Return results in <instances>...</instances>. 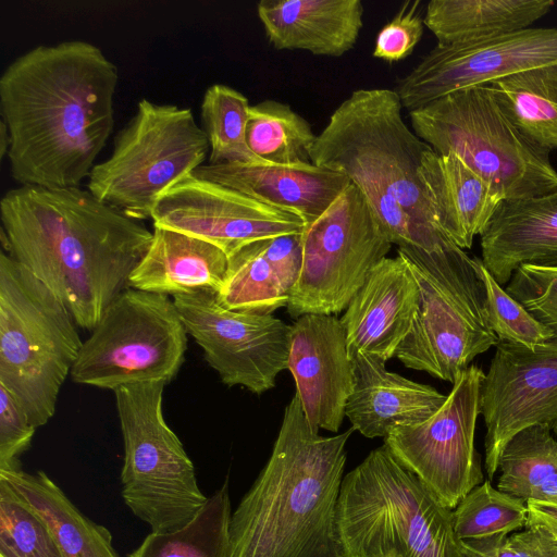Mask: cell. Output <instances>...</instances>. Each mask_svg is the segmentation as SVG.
Returning a JSON list of instances; mask_svg holds the SVG:
<instances>
[{
	"label": "cell",
	"mask_w": 557,
	"mask_h": 557,
	"mask_svg": "<svg viewBox=\"0 0 557 557\" xmlns=\"http://www.w3.org/2000/svg\"><path fill=\"white\" fill-rule=\"evenodd\" d=\"M116 65L83 40L39 45L0 77L7 158L20 186L78 187L114 127Z\"/></svg>",
	"instance_id": "6da1fadb"
},
{
	"label": "cell",
	"mask_w": 557,
	"mask_h": 557,
	"mask_svg": "<svg viewBox=\"0 0 557 557\" xmlns=\"http://www.w3.org/2000/svg\"><path fill=\"white\" fill-rule=\"evenodd\" d=\"M1 243L92 331L128 285L150 232L88 189L18 186L0 200Z\"/></svg>",
	"instance_id": "7a4b0ae2"
},
{
	"label": "cell",
	"mask_w": 557,
	"mask_h": 557,
	"mask_svg": "<svg viewBox=\"0 0 557 557\" xmlns=\"http://www.w3.org/2000/svg\"><path fill=\"white\" fill-rule=\"evenodd\" d=\"M352 428L322 436L295 393L272 453L230 524V557L343 555L336 509Z\"/></svg>",
	"instance_id": "3957f363"
},
{
	"label": "cell",
	"mask_w": 557,
	"mask_h": 557,
	"mask_svg": "<svg viewBox=\"0 0 557 557\" xmlns=\"http://www.w3.org/2000/svg\"><path fill=\"white\" fill-rule=\"evenodd\" d=\"M401 109L393 89L355 90L317 135L310 161L361 190L392 244L428 251L456 245L440 227L420 176L430 146L406 125Z\"/></svg>",
	"instance_id": "277c9868"
},
{
	"label": "cell",
	"mask_w": 557,
	"mask_h": 557,
	"mask_svg": "<svg viewBox=\"0 0 557 557\" xmlns=\"http://www.w3.org/2000/svg\"><path fill=\"white\" fill-rule=\"evenodd\" d=\"M336 528L347 557H462L453 510L384 443L344 475Z\"/></svg>",
	"instance_id": "5b68a950"
},
{
	"label": "cell",
	"mask_w": 557,
	"mask_h": 557,
	"mask_svg": "<svg viewBox=\"0 0 557 557\" xmlns=\"http://www.w3.org/2000/svg\"><path fill=\"white\" fill-rule=\"evenodd\" d=\"M60 298L3 250L0 253V385L36 426L54 414L83 342Z\"/></svg>",
	"instance_id": "8992f818"
},
{
	"label": "cell",
	"mask_w": 557,
	"mask_h": 557,
	"mask_svg": "<svg viewBox=\"0 0 557 557\" xmlns=\"http://www.w3.org/2000/svg\"><path fill=\"white\" fill-rule=\"evenodd\" d=\"M413 133L435 152L457 154L504 200L557 190L549 152L525 138L488 85L450 92L409 111Z\"/></svg>",
	"instance_id": "52a82bcc"
},
{
	"label": "cell",
	"mask_w": 557,
	"mask_h": 557,
	"mask_svg": "<svg viewBox=\"0 0 557 557\" xmlns=\"http://www.w3.org/2000/svg\"><path fill=\"white\" fill-rule=\"evenodd\" d=\"M417 280L412 327L395 357L413 370L454 383L479 355L498 344L484 321V296L472 258L457 245L428 251L398 247Z\"/></svg>",
	"instance_id": "ba28073f"
},
{
	"label": "cell",
	"mask_w": 557,
	"mask_h": 557,
	"mask_svg": "<svg viewBox=\"0 0 557 557\" xmlns=\"http://www.w3.org/2000/svg\"><path fill=\"white\" fill-rule=\"evenodd\" d=\"M209 150L189 108L141 99L112 153L92 168L87 189L132 219H151L160 197L201 166Z\"/></svg>",
	"instance_id": "9c48e42d"
},
{
	"label": "cell",
	"mask_w": 557,
	"mask_h": 557,
	"mask_svg": "<svg viewBox=\"0 0 557 557\" xmlns=\"http://www.w3.org/2000/svg\"><path fill=\"white\" fill-rule=\"evenodd\" d=\"M164 382L114 389L124 442L122 497L151 532L185 525L206 504L195 467L162 412Z\"/></svg>",
	"instance_id": "30bf717a"
},
{
	"label": "cell",
	"mask_w": 557,
	"mask_h": 557,
	"mask_svg": "<svg viewBox=\"0 0 557 557\" xmlns=\"http://www.w3.org/2000/svg\"><path fill=\"white\" fill-rule=\"evenodd\" d=\"M187 331L166 295L127 288L106 308L72 368L75 383L106 389L169 383L184 362Z\"/></svg>",
	"instance_id": "8fae6325"
},
{
	"label": "cell",
	"mask_w": 557,
	"mask_h": 557,
	"mask_svg": "<svg viewBox=\"0 0 557 557\" xmlns=\"http://www.w3.org/2000/svg\"><path fill=\"white\" fill-rule=\"evenodd\" d=\"M300 237L301 271L286 307L295 319L346 309L393 245L352 183L318 219L305 224Z\"/></svg>",
	"instance_id": "7c38bea8"
},
{
	"label": "cell",
	"mask_w": 557,
	"mask_h": 557,
	"mask_svg": "<svg viewBox=\"0 0 557 557\" xmlns=\"http://www.w3.org/2000/svg\"><path fill=\"white\" fill-rule=\"evenodd\" d=\"M484 372L475 364L461 371L440 409L426 420L393 428L384 444L448 509L484 480L474 446L481 414Z\"/></svg>",
	"instance_id": "4fadbf2b"
},
{
	"label": "cell",
	"mask_w": 557,
	"mask_h": 557,
	"mask_svg": "<svg viewBox=\"0 0 557 557\" xmlns=\"http://www.w3.org/2000/svg\"><path fill=\"white\" fill-rule=\"evenodd\" d=\"M173 301L187 334L225 385L257 395L275 387L288 366L290 325L272 314L227 309L212 290L176 295Z\"/></svg>",
	"instance_id": "5bb4252c"
},
{
	"label": "cell",
	"mask_w": 557,
	"mask_h": 557,
	"mask_svg": "<svg viewBox=\"0 0 557 557\" xmlns=\"http://www.w3.org/2000/svg\"><path fill=\"white\" fill-rule=\"evenodd\" d=\"M557 65V27H530L484 39L436 45L399 79L403 108H422L450 92L528 70Z\"/></svg>",
	"instance_id": "9a60e30c"
},
{
	"label": "cell",
	"mask_w": 557,
	"mask_h": 557,
	"mask_svg": "<svg viewBox=\"0 0 557 557\" xmlns=\"http://www.w3.org/2000/svg\"><path fill=\"white\" fill-rule=\"evenodd\" d=\"M495 347L480 396L490 481L517 433L539 424L557 429V336L534 349L506 342Z\"/></svg>",
	"instance_id": "2e32d148"
},
{
	"label": "cell",
	"mask_w": 557,
	"mask_h": 557,
	"mask_svg": "<svg viewBox=\"0 0 557 557\" xmlns=\"http://www.w3.org/2000/svg\"><path fill=\"white\" fill-rule=\"evenodd\" d=\"M151 220L153 226L209 242L227 257L252 242L298 234L305 227L294 213L194 174L160 197Z\"/></svg>",
	"instance_id": "e0dca14e"
},
{
	"label": "cell",
	"mask_w": 557,
	"mask_h": 557,
	"mask_svg": "<svg viewBox=\"0 0 557 557\" xmlns=\"http://www.w3.org/2000/svg\"><path fill=\"white\" fill-rule=\"evenodd\" d=\"M287 370L310 425L337 432L355 383L341 319L314 313L297 318L290 325Z\"/></svg>",
	"instance_id": "ac0fdd59"
},
{
	"label": "cell",
	"mask_w": 557,
	"mask_h": 557,
	"mask_svg": "<svg viewBox=\"0 0 557 557\" xmlns=\"http://www.w3.org/2000/svg\"><path fill=\"white\" fill-rule=\"evenodd\" d=\"M420 290L407 259L385 257L369 273L341 318L350 358L387 361L409 334Z\"/></svg>",
	"instance_id": "d6986e66"
},
{
	"label": "cell",
	"mask_w": 557,
	"mask_h": 557,
	"mask_svg": "<svg viewBox=\"0 0 557 557\" xmlns=\"http://www.w3.org/2000/svg\"><path fill=\"white\" fill-rule=\"evenodd\" d=\"M193 174L294 213L305 224L318 219L351 183L345 174L311 162L209 163Z\"/></svg>",
	"instance_id": "ffe728a7"
},
{
	"label": "cell",
	"mask_w": 557,
	"mask_h": 557,
	"mask_svg": "<svg viewBox=\"0 0 557 557\" xmlns=\"http://www.w3.org/2000/svg\"><path fill=\"white\" fill-rule=\"evenodd\" d=\"M480 237L481 260L502 286L523 264L557 267V190L503 200Z\"/></svg>",
	"instance_id": "44dd1931"
},
{
	"label": "cell",
	"mask_w": 557,
	"mask_h": 557,
	"mask_svg": "<svg viewBox=\"0 0 557 557\" xmlns=\"http://www.w3.org/2000/svg\"><path fill=\"white\" fill-rule=\"evenodd\" d=\"M352 361L355 383L345 413L351 428L368 438H384L395 426L422 422L446 400L431 385L388 371L379 358L356 356Z\"/></svg>",
	"instance_id": "7402d4cb"
},
{
	"label": "cell",
	"mask_w": 557,
	"mask_h": 557,
	"mask_svg": "<svg viewBox=\"0 0 557 557\" xmlns=\"http://www.w3.org/2000/svg\"><path fill=\"white\" fill-rule=\"evenodd\" d=\"M257 14L275 49L315 55L345 54L363 26L360 0H262Z\"/></svg>",
	"instance_id": "603a6c76"
},
{
	"label": "cell",
	"mask_w": 557,
	"mask_h": 557,
	"mask_svg": "<svg viewBox=\"0 0 557 557\" xmlns=\"http://www.w3.org/2000/svg\"><path fill=\"white\" fill-rule=\"evenodd\" d=\"M420 176L442 231L461 249L471 248L504 200L457 154H440L429 147Z\"/></svg>",
	"instance_id": "cb8c5ba5"
},
{
	"label": "cell",
	"mask_w": 557,
	"mask_h": 557,
	"mask_svg": "<svg viewBox=\"0 0 557 557\" xmlns=\"http://www.w3.org/2000/svg\"><path fill=\"white\" fill-rule=\"evenodd\" d=\"M227 255L215 245L181 232L153 226L151 243L128 278L132 288L161 295L198 290L218 293Z\"/></svg>",
	"instance_id": "d4e9b609"
},
{
	"label": "cell",
	"mask_w": 557,
	"mask_h": 557,
	"mask_svg": "<svg viewBox=\"0 0 557 557\" xmlns=\"http://www.w3.org/2000/svg\"><path fill=\"white\" fill-rule=\"evenodd\" d=\"M0 479L47 523L64 557H119L111 532L86 517L46 472L7 470Z\"/></svg>",
	"instance_id": "484cf974"
},
{
	"label": "cell",
	"mask_w": 557,
	"mask_h": 557,
	"mask_svg": "<svg viewBox=\"0 0 557 557\" xmlns=\"http://www.w3.org/2000/svg\"><path fill=\"white\" fill-rule=\"evenodd\" d=\"M554 5L553 0H432L424 25L438 46H449L530 28Z\"/></svg>",
	"instance_id": "4316f807"
},
{
	"label": "cell",
	"mask_w": 557,
	"mask_h": 557,
	"mask_svg": "<svg viewBox=\"0 0 557 557\" xmlns=\"http://www.w3.org/2000/svg\"><path fill=\"white\" fill-rule=\"evenodd\" d=\"M497 488L557 510V441L547 425L517 433L498 462Z\"/></svg>",
	"instance_id": "83f0119b"
},
{
	"label": "cell",
	"mask_w": 557,
	"mask_h": 557,
	"mask_svg": "<svg viewBox=\"0 0 557 557\" xmlns=\"http://www.w3.org/2000/svg\"><path fill=\"white\" fill-rule=\"evenodd\" d=\"M488 86L525 138L549 153L557 150V65L520 72Z\"/></svg>",
	"instance_id": "f1b7e54d"
},
{
	"label": "cell",
	"mask_w": 557,
	"mask_h": 557,
	"mask_svg": "<svg viewBox=\"0 0 557 557\" xmlns=\"http://www.w3.org/2000/svg\"><path fill=\"white\" fill-rule=\"evenodd\" d=\"M228 479L182 528L149 533L127 557H230Z\"/></svg>",
	"instance_id": "f546056e"
},
{
	"label": "cell",
	"mask_w": 557,
	"mask_h": 557,
	"mask_svg": "<svg viewBox=\"0 0 557 557\" xmlns=\"http://www.w3.org/2000/svg\"><path fill=\"white\" fill-rule=\"evenodd\" d=\"M315 139L309 122L288 104L276 100L250 104L247 144L267 163H310Z\"/></svg>",
	"instance_id": "4dcf8cb0"
},
{
	"label": "cell",
	"mask_w": 557,
	"mask_h": 557,
	"mask_svg": "<svg viewBox=\"0 0 557 557\" xmlns=\"http://www.w3.org/2000/svg\"><path fill=\"white\" fill-rule=\"evenodd\" d=\"M216 296L227 309L261 314H272L287 307L289 300V292L262 253L259 240L228 256L225 280Z\"/></svg>",
	"instance_id": "1f68e13d"
},
{
	"label": "cell",
	"mask_w": 557,
	"mask_h": 557,
	"mask_svg": "<svg viewBox=\"0 0 557 557\" xmlns=\"http://www.w3.org/2000/svg\"><path fill=\"white\" fill-rule=\"evenodd\" d=\"M249 107L246 96L230 86L213 84L207 88L200 111L210 164L267 163L247 144Z\"/></svg>",
	"instance_id": "d6a6232c"
},
{
	"label": "cell",
	"mask_w": 557,
	"mask_h": 557,
	"mask_svg": "<svg viewBox=\"0 0 557 557\" xmlns=\"http://www.w3.org/2000/svg\"><path fill=\"white\" fill-rule=\"evenodd\" d=\"M527 502L492 485L490 480L473 487L453 509L455 533L460 541L483 540L523 530Z\"/></svg>",
	"instance_id": "836d02e7"
},
{
	"label": "cell",
	"mask_w": 557,
	"mask_h": 557,
	"mask_svg": "<svg viewBox=\"0 0 557 557\" xmlns=\"http://www.w3.org/2000/svg\"><path fill=\"white\" fill-rule=\"evenodd\" d=\"M472 265L483 290L485 325L499 342L534 349L555 337L548 326L493 277L481 258L472 257Z\"/></svg>",
	"instance_id": "e575fe53"
},
{
	"label": "cell",
	"mask_w": 557,
	"mask_h": 557,
	"mask_svg": "<svg viewBox=\"0 0 557 557\" xmlns=\"http://www.w3.org/2000/svg\"><path fill=\"white\" fill-rule=\"evenodd\" d=\"M0 556L64 557L47 523L0 479Z\"/></svg>",
	"instance_id": "d590c367"
},
{
	"label": "cell",
	"mask_w": 557,
	"mask_h": 557,
	"mask_svg": "<svg viewBox=\"0 0 557 557\" xmlns=\"http://www.w3.org/2000/svg\"><path fill=\"white\" fill-rule=\"evenodd\" d=\"M505 289L557 336V267L523 264Z\"/></svg>",
	"instance_id": "8d00e7d4"
},
{
	"label": "cell",
	"mask_w": 557,
	"mask_h": 557,
	"mask_svg": "<svg viewBox=\"0 0 557 557\" xmlns=\"http://www.w3.org/2000/svg\"><path fill=\"white\" fill-rule=\"evenodd\" d=\"M420 5V0H407L401 4L377 33L372 52L374 58L394 63L412 53L425 27Z\"/></svg>",
	"instance_id": "74e56055"
},
{
	"label": "cell",
	"mask_w": 557,
	"mask_h": 557,
	"mask_svg": "<svg viewBox=\"0 0 557 557\" xmlns=\"http://www.w3.org/2000/svg\"><path fill=\"white\" fill-rule=\"evenodd\" d=\"M462 557H557V544L525 527L508 535L461 541Z\"/></svg>",
	"instance_id": "f35d334b"
},
{
	"label": "cell",
	"mask_w": 557,
	"mask_h": 557,
	"mask_svg": "<svg viewBox=\"0 0 557 557\" xmlns=\"http://www.w3.org/2000/svg\"><path fill=\"white\" fill-rule=\"evenodd\" d=\"M36 429L12 394L0 385V471L21 469L18 457L30 446Z\"/></svg>",
	"instance_id": "ab89813d"
},
{
	"label": "cell",
	"mask_w": 557,
	"mask_h": 557,
	"mask_svg": "<svg viewBox=\"0 0 557 557\" xmlns=\"http://www.w3.org/2000/svg\"><path fill=\"white\" fill-rule=\"evenodd\" d=\"M300 234H286L259 240L262 253L289 295L299 278L302 265Z\"/></svg>",
	"instance_id": "60d3db41"
},
{
	"label": "cell",
	"mask_w": 557,
	"mask_h": 557,
	"mask_svg": "<svg viewBox=\"0 0 557 557\" xmlns=\"http://www.w3.org/2000/svg\"><path fill=\"white\" fill-rule=\"evenodd\" d=\"M525 527L539 530L557 544V510L533 502H528Z\"/></svg>",
	"instance_id": "b9f144b4"
},
{
	"label": "cell",
	"mask_w": 557,
	"mask_h": 557,
	"mask_svg": "<svg viewBox=\"0 0 557 557\" xmlns=\"http://www.w3.org/2000/svg\"><path fill=\"white\" fill-rule=\"evenodd\" d=\"M10 147V136L5 124L0 121V158L7 157Z\"/></svg>",
	"instance_id": "7bdbcfd3"
},
{
	"label": "cell",
	"mask_w": 557,
	"mask_h": 557,
	"mask_svg": "<svg viewBox=\"0 0 557 557\" xmlns=\"http://www.w3.org/2000/svg\"><path fill=\"white\" fill-rule=\"evenodd\" d=\"M382 557H404V556L400 553H398L397 550H391Z\"/></svg>",
	"instance_id": "ee69618b"
},
{
	"label": "cell",
	"mask_w": 557,
	"mask_h": 557,
	"mask_svg": "<svg viewBox=\"0 0 557 557\" xmlns=\"http://www.w3.org/2000/svg\"><path fill=\"white\" fill-rule=\"evenodd\" d=\"M337 557H347V556H345V555L343 554V555H339V556H337Z\"/></svg>",
	"instance_id": "f6af8a7d"
},
{
	"label": "cell",
	"mask_w": 557,
	"mask_h": 557,
	"mask_svg": "<svg viewBox=\"0 0 557 557\" xmlns=\"http://www.w3.org/2000/svg\"><path fill=\"white\" fill-rule=\"evenodd\" d=\"M555 432L557 433V429L555 430Z\"/></svg>",
	"instance_id": "bcb514c9"
},
{
	"label": "cell",
	"mask_w": 557,
	"mask_h": 557,
	"mask_svg": "<svg viewBox=\"0 0 557 557\" xmlns=\"http://www.w3.org/2000/svg\"><path fill=\"white\" fill-rule=\"evenodd\" d=\"M0 557H2V556H0Z\"/></svg>",
	"instance_id": "7dc6e473"
}]
</instances>
